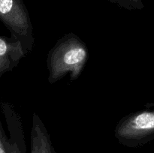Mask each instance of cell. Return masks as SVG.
Listing matches in <instances>:
<instances>
[{
    "instance_id": "3",
    "label": "cell",
    "mask_w": 154,
    "mask_h": 153,
    "mask_svg": "<svg viewBox=\"0 0 154 153\" xmlns=\"http://www.w3.org/2000/svg\"><path fill=\"white\" fill-rule=\"evenodd\" d=\"M0 21L23 47L33 46V27L23 0H0Z\"/></svg>"
},
{
    "instance_id": "5",
    "label": "cell",
    "mask_w": 154,
    "mask_h": 153,
    "mask_svg": "<svg viewBox=\"0 0 154 153\" xmlns=\"http://www.w3.org/2000/svg\"><path fill=\"white\" fill-rule=\"evenodd\" d=\"M25 56L19 40L12 37L0 36V76L16 68Z\"/></svg>"
},
{
    "instance_id": "2",
    "label": "cell",
    "mask_w": 154,
    "mask_h": 153,
    "mask_svg": "<svg viewBox=\"0 0 154 153\" xmlns=\"http://www.w3.org/2000/svg\"><path fill=\"white\" fill-rule=\"evenodd\" d=\"M114 136L129 147L144 146L154 140V109L138 110L120 119L114 129Z\"/></svg>"
},
{
    "instance_id": "6",
    "label": "cell",
    "mask_w": 154,
    "mask_h": 153,
    "mask_svg": "<svg viewBox=\"0 0 154 153\" xmlns=\"http://www.w3.org/2000/svg\"><path fill=\"white\" fill-rule=\"evenodd\" d=\"M30 144L31 153H56L49 133L42 118L35 112L32 114Z\"/></svg>"
},
{
    "instance_id": "1",
    "label": "cell",
    "mask_w": 154,
    "mask_h": 153,
    "mask_svg": "<svg viewBox=\"0 0 154 153\" xmlns=\"http://www.w3.org/2000/svg\"><path fill=\"white\" fill-rule=\"evenodd\" d=\"M89 58L87 44L73 32L60 38L47 57L48 82L56 83L65 76L76 80L82 74Z\"/></svg>"
},
{
    "instance_id": "4",
    "label": "cell",
    "mask_w": 154,
    "mask_h": 153,
    "mask_svg": "<svg viewBox=\"0 0 154 153\" xmlns=\"http://www.w3.org/2000/svg\"><path fill=\"white\" fill-rule=\"evenodd\" d=\"M10 133V138L6 140L8 153H25V140L22 119L11 104L6 101L1 103Z\"/></svg>"
},
{
    "instance_id": "7",
    "label": "cell",
    "mask_w": 154,
    "mask_h": 153,
    "mask_svg": "<svg viewBox=\"0 0 154 153\" xmlns=\"http://www.w3.org/2000/svg\"><path fill=\"white\" fill-rule=\"evenodd\" d=\"M109 1L129 10H142L144 8L142 0H109Z\"/></svg>"
},
{
    "instance_id": "8",
    "label": "cell",
    "mask_w": 154,
    "mask_h": 153,
    "mask_svg": "<svg viewBox=\"0 0 154 153\" xmlns=\"http://www.w3.org/2000/svg\"><path fill=\"white\" fill-rule=\"evenodd\" d=\"M7 136L5 133L2 128L1 120H0V153H8L7 148H6V140Z\"/></svg>"
}]
</instances>
